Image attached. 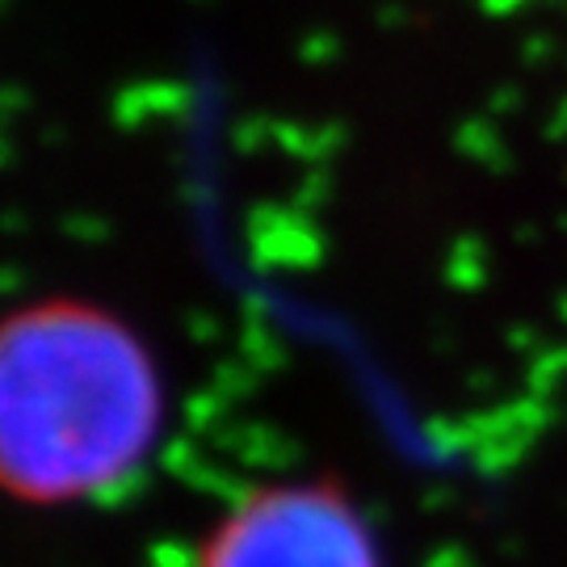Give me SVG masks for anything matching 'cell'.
Wrapping results in <instances>:
<instances>
[{"label": "cell", "instance_id": "obj_1", "mask_svg": "<svg viewBox=\"0 0 567 567\" xmlns=\"http://www.w3.org/2000/svg\"><path fill=\"white\" fill-rule=\"evenodd\" d=\"M164 429L168 374L126 311L68 290L0 311V501H105L147 471Z\"/></svg>", "mask_w": 567, "mask_h": 567}, {"label": "cell", "instance_id": "obj_2", "mask_svg": "<svg viewBox=\"0 0 567 567\" xmlns=\"http://www.w3.org/2000/svg\"><path fill=\"white\" fill-rule=\"evenodd\" d=\"M194 567H383L365 508L341 480H265L206 526Z\"/></svg>", "mask_w": 567, "mask_h": 567}]
</instances>
